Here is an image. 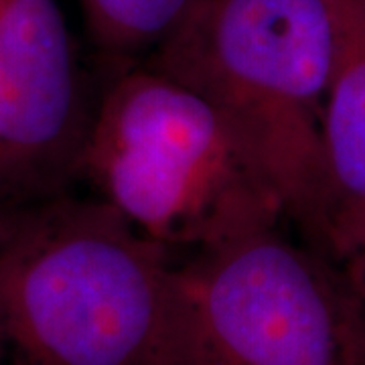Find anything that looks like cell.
Returning <instances> with one entry per match:
<instances>
[{"mask_svg": "<svg viewBox=\"0 0 365 365\" xmlns=\"http://www.w3.org/2000/svg\"><path fill=\"white\" fill-rule=\"evenodd\" d=\"M79 179L173 258L287 220L270 173L227 116L148 61L112 71L93 106Z\"/></svg>", "mask_w": 365, "mask_h": 365, "instance_id": "cell-2", "label": "cell"}, {"mask_svg": "<svg viewBox=\"0 0 365 365\" xmlns=\"http://www.w3.org/2000/svg\"><path fill=\"white\" fill-rule=\"evenodd\" d=\"M327 4L333 47L323 138L337 217L365 207V0H327Z\"/></svg>", "mask_w": 365, "mask_h": 365, "instance_id": "cell-6", "label": "cell"}, {"mask_svg": "<svg viewBox=\"0 0 365 365\" xmlns=\"http://www.w3.org/2000/svg\"><path fill=\"white\" fill-rule=\"evenodd\" d=\"M327 252L343 264L365 300V207L335 217Z\"/></svg>", "mask_w": 365, "mask_h": 365, "instance_id": "cell-8", "label": "cell"}, {"mask_svg": "<svg viewBox=\"0 0 365 365\" xmlns=\"http://www.w3.org/2000/svg\"><path fill=\"white\" fill-rule=\"evenodd\" d=\"M331 47L327 0H199L144 59L222 110L270 173L287 222L325 252L335 220L323 138Z\"/></svg>", "mask_w": 365, "mask_h": 365, "instance_id": "cell-3", "label": "cell"}, {"mask_svg": "<svg viewBox=\"0 0 365 365\" xmlns=\"http://www.w3.org/2000/svg\"><path fill=\"white\" fill-rule=\"evenodd\" d=\"M175 268L91 195L0 215V365H165Z\"/></svg>", "mask_w": 365, "mask_h": 365, "instance_id": "cell-1", "label": "cell"}, {"mask_svg": "<svg viewBox=\"0 0 365 365\" xmlns=\"http://www.w3.org/2000/svg\"><path fill=\"white\" fill-rule=\"evenodd\" d=\"M93 106L57 0H0V215L78 181Z\"/></svg>", "mask_w": 365, "mask_h": 365, "instance_id": "cell-5", "label": "cell"}, {"mask_svg": "<svg viewBox=\"0 0 365 365\" xmlns=\"http://www.w3.org/2000/svg\"><path fill=\"white\" fill-rule=\"evenodd\" d=\"M165 365H365V300L280 225L242 235L177 262Z\"/></svg>", "mask_w": 365, "mask_h": 365, "instance_id": "cell-4", "label": "cell"}, {"mask_svg": "<svg viewBox=\"0 0 365 365\" xmlns=\"http://www.w3.org/2000/svg\"><path fill=\"white\" fill-rule=\"evenodd\" d=\"M199 0H79L90 39L112 66L148 59Z\"/></svg>", "mask_w": 365, "mask_h": 365, "instance_id": "cell-7", "label": "cell"}]
</instances>
